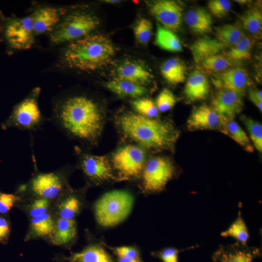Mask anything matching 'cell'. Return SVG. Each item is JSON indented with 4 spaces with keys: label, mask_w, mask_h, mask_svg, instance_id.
<instances>
[{
    "label": "cell",
    "mask_w": 262,
    "mask_h": 262,
    "mask_svg": "<svg viewBox=\"0 0 262 262\" xmlns=\"http://www.w3.org/2000/svg\"><path fill=\"white\" fill-rule=\"evenodd\" d=\"M49 120L67 137L91 145L94 144L101 135L104 124L100 106L84 95L56 99Z\"/></svg>",
    "instance_id": "cell-1"
},
{
    "label": "cell",
    "mask_w": 262,
    "mask_h": 262,
    "mask_svg": "<svg viewBox=\"0 0 262 262\" xmlns=\"http://www.w3.org/2000/svg\"><path fill=\"white\" fill-rule=\"evenodd\" d=\"M116 123L125 136L149 149L173 150L180 135L171 122L139 114L124 113L116 118Z\"/></svg>",
    "instance_id": "cell-2"
},
{
    "label": "cell",
    "mask_w": 262,
    "mask_h": 262,
    "mask_svg": "<svg viewBox=\"0 0 262 262\" xmlns=\"http://www.w3.org/2000/svg\"><path fill=\"white\" fill-rule=\"evenodd\" d=\"M115 54L109 37L100 33L90 34L71 42L61 52L63 66L83 71H92L108 65Z\"/></svg>",
    "instance_id": "cell-3"
},
{
    "label": "cell",
    "mask_w": 262,
    "mask_h": 262,
    "mask_svg": "<svg viewBox=\"0 0 262 262\" xmlns=\"http://www.w3.org/2000/svg\"><path fill=\"white\" fill-rule=\"evenodd\" d=\"M100 21L94 14L76 11L66 15L50 33L54 45L74 41L91 34L100 25Z\"/></svg>",
    "instance_id": "cell-4"
},
{
    "label": "cell",
    "mask_w": 262,
    "mask_h": 262,
    "mask_svg": "<svg viewBox=\"0 0 262 262\" xmlns=\"http://www.w3.org/2000/svg\"><path fill=\"white\" fill-rule=\"evenodd\" d=\"M133 202L132 196L126 191L114 190L106 193L95 205L97 222L104 227L117 225L129 215Z\"/></svg>",
    "instance_id": "cell-5"
},
{
    "label": "cell",
    "mask_w": 262,
    "mask_h": 262,
    "mask_svg": "<svg viewBox=\"0 0 262 262\" xmlns=\"http://www.w3.org/2000/svg\"><path fill=\"white\" fill-rule=\"evenodd\" d=\"M40 93V88H35L18 103L14 107L8 118L2 124V128H16L29 131L40 129L47 120L39 107Z\"/></svg>",
    "instance_id": "cell-6"
},
{
    "label": "cell",
    "mask_w": 262,
    "mask_h": 262,
    "mask_svg": "<svg viewBox=\"0 0 262 262\" xmlns=\"http://www.w3.org/2000/svg\"><path fill=\"white\" fill-rule=\"evenodd\" d=\"M143 173L145 190L157 192L162 191L175 173V167L171 161L164 157H155L145 163Z\"/></svg>",
    "instance_id": "cell-7"
},
{
    "label": "cell",
    "mask_w": 262,
    "mask_h": 262,
    "mask_svg": "<svg viewBox=\"0 0 262 262\" xmlns=\"http://www.w3.org/2000/svg\"><path fill=\"white\" fill-rule=\"evenodd\" d=\"M3 32L6 42L14 49H29L34 43L35 33L31 16L9 19L4 25Z\"/></svg>",
    "instance_id": "cell-8"
},
{
    "label": "cell",
    "mask_w": 262,
    "mask_h": 262,
    "mask_svg": "<svg viewBox=\"0 0 262 262\" xmlns=\"http://www.w3.org/2000/svg\"><path fill=\"white\" fill-rule=\"evenodd\" d=\"M146 155L139 147L129 145L117 149L113 154L112 162L115 168L124 178L140 175L145 164Z\"/></svg>",
    "instance_id": "cell-9"
},
{
    "label": "cell",
    "mask_w": 262,
    "mask_h": 262,
    "mask_svg": "<svg viewBox=\"0 0 262 262\" xmlns=\"http://www.w3.org/2000/svg\"><path fill=\"white\" fill-rule=\"evenodd\" d=\"M62 169L36 174L30 180L29 187L33 194L42 198H56L62 193L66 185V177Z\"/></svg>",
    "instance_id": "cell-10"
},
{
    "label": "cell",
    "mask_w": 262,
    "mask_h": 262,
    "mask_svg": "<svg viewBox=\"0 0 262 262\" xmlns=\"http://www.w3.org/2000/svg\"><path fill=\"white\" fill-rule=\"evenodd\" d=\"M147 5L151 14L163 27L173 32L180 28L183 10L178 2L172 0H156L147 2Z\"/></svg>",
    "instance_id": "cell-11"
},
{
    "label": "cell",
    "mask_w": 262,
    "mask_h": 262,
    "mask_svg": "<svg viewBox=\"0 0 262 262\" xmlns=\"http://www.w3.org/2000/svg\"><path fill=\"white\" fill-rule=\"evenodd\" d=\"M77 154L82 169L91 180L101 181L115 179L112 168L106 157L81 151H78Z\"/></svg>",
    "instance_id": "cell-12"
},
{
    "label": "cell",
    "mask_w": 262,
    "mask_h": 262,
    "mask_svg": "<svg viewBox=\"0 0 262 262\" xmlns=\"http://www.w3.org/2000/svg\"><path fill=\"white\" fill-rule=\"evenodd\" d=\"M244 106L243 96L234 91L221 89L212 101V107L221 118L234 119Z\"/></svg>",
    "instance_id": "cell-13"
},
{
    "label": "cell",
    "mask_w": 262,
    "mask_h": 262,
    "mask_svg": "<svg viewBox=\"0 0 262 262\" xmlns=\"http://www.w3.org/2000/svg\"><path fill=\"white\" fill-rule=\"evenodd\" d=\"M260 255L259 248L237 242L231 245L220 246L214 252L212 258L216 262H252Z\"/></svg>",
    "instance_id": "cell-14"
},
{
    "label": "cell",
    "mask_w": 262,
    "mask_h": 262,
    "mask_svg": "<svg viewBox=\"0 0 262 262\" xmlns=\"http://www.w3.org/2000/svg\"><path fill=\"white\" fill-rule=\"evenodd\" d=\"M187 122L188 129L191 131L205 130L220 131L221 127L219 115L212 107L205 104L195 108Z\"/></svg>",
    "instance_id": "cell-15"
},
{
    "label": "cell",
    "mask_w": 262,
    "mask_h": 262,
    "mask_svg": "<svg viewBox=\"0 0 262 262\" xmlns=\"http://www.w3.org/2000/svg\"><path fill=\"white\" fill-rule=\"evenodd\" d=\"M115 79L126 81L142 85L150 82L152 75L144 65L131 60H126L114 70Z\"/></svg>",
    "instance_id": "cell-16"
},
{
    "label": "cell",
    "mask_w": 262,
    "mask_h": 262,
    "mask_svg": "<svg viewBox=\"0 0 262 262\" xmlns=\"http://www.w3.org/2000/svg\"><path fill=\"white\" fill-rule=\"evenodd\" d=\"M65 10L51 6L36 9L31 15L35 34L50 33L66 14Z\"/></svg>",
    "instance_id": "cell-17"
},
{
    "label": "cell",
    "mask_w": 262,
    "mask_h": 262,
    "mask_svg": "<svg viewBox=\"0 0 262 262\" xmlns=\"http://www.w3.org/2000/svg\"><path fill=\"white\" fill-rule=\"evenodd\" d=\"M216 83L221 89L234 91L243 96L250 82L248 74L245 69L235 67L222 72Z\"/></svg>",
    "instance_id": "cell-18"
},
{
    "label": "cell",
    "mask_w": 262,
    "mask_h": 262,
    "mask_svg": "<svg viewBox=\"0 0 262 262\" xmlns=\"http://www.w3.org/2000/svg\"><path fill=\"white\" fill-rule=\"evenodd\" d=\"M227 48L229 47L216 38L204 36L196 40L190 49L195 61L200 63L208 57L219 54Z\"/></svg>",
    "instance_id": "cell-19"
},
{
    "label": "cell",
    "mask_w": 262,
    "mask_h": 262,
    "mask_svg": "<svg viewBox=\"0 0 262 262\" xmlns=\"http://www.w3.org/2000/svg\"><path fill=\"white\" fill-rule=\"evenodd\" d=\"M209 88V83L205 75L198 71H195L189 77L184 93L187 99L190 101L201 100L207 97Z\"/></svg>",
    "instance_id": "cell-20"
},
{
    "label": "cell",
    "mask_w": 262,
    "mask_h": 262,
    "mask_svg": "<svg viewBox=\"0 0 262 262\" xmlns=\"http://www.w3.org/2000/svg\"><path fill=\"white\" fill-rule=\"evenodd\" d=\"M184 19L189 28L195 33L204 34L212 31L213 20L209 12L202 8L188 10Z\"/></svg>",
    "instance_id": "cell-21"
},
{
    "label": "cell",
    "mask_w": 262,
    "mask_h": 262,
    "mask_svg": "<svg viewBox=\"0 0 262 262\" xmlns=\"http://www.w3.org/2000/svg\"><path fill=\"white\" fill-rule=\"evenodd\" d=\"M221 127L220 131L221 132L232 138L247 152L253 151L254 147L249 138L234 119L221 118Z\"/></svg>",
    "instance_id": "cell-22"
},
{
    "label": "cell",
    "mask_w": 262,
    "mask_h": 262,
    "mask_svg": "<svg viewBox=\"0 0 262 262\" xmlns=\"http://www.w3.org/2000/svg\"><path fill=\"white\" fill-rule=\"evenodd\" d=\"M164 78L169 83L178 84L184 82L186 67L183 61L178 58H171L164 61L161 66Z\"/></svg>",
    "instance_id": "cell-23"
},
{
    "label": "cell",
    "mask_w": 262,
    "mask_h": 262,
    "mask_svg": "<svg viewBox=\"0 0 262 262\" xmlns=\"http://www.w3.org/2000/svg\"><path fill=\"white\" fill-rule=\"evenodd\" d=\"M77 234L76 225L73 219L60 218L51 234V242L56 245L67 244L74 240Z\"/></svg>",
    "instance_id": "cell-24"
},
{
    "label": "cell",
    "mask_w": 262,
    "mask_h": 262,
    "mask_svg": "<svg viewBox=\"0 0 262 262\" xmlns=\"http://www.w3.org/2000/svg\"><path fill=\"white\" fill-rule=\"evenodd\" d=\"M105 85L111 92L123 97L137 98L147 92L143 85L115 79L107 82Z\"/></svg>",
    "instance_id": "cell-25"
},
{
    "label": "cell",
    "mask_w": 262,
    "mask_h": 262,
    "mask_svg": "<svg viewBox=\"0 0 262 262\" xmlns=\"http://www.w3.org/2000/svg\"><path fill=\"white\" fill-rule=\"evenodd\" d=\"M155 44L160 48L171 52H181L183 47L179 38L174 32L159 23L157 24Z\"/></svg>",
    "instance_id": "cell-26"
},
{
    "label": "cell",
    "mask_w": 262,
    "mask_h": 262,
    "mask_svg": "<svg viewBox=\"0 0 262 262\" xmlns=\"http://www.w3.org/2000/svg\"><path fill=\"white\" fill-rule=\"evenodd\" d=\"M73 260L77 262H114L111 256L101 246L90 245L75 254Z\"/></svg>",
    "instance_id": "cell-27"
},
{
    "label": "cell",
    "mask_w": 262,
    "mask_h": 262,
    "mask_svg": "<svg viewBox=\"0 0 262 262\" xmlns=\"http://www.w3.org/2000/svg\"><path fill=\"white\" fill-rule=\"evenodd\" d=\"M217 40L229 47L236 44L245 35L242 30L236 25L226 24L215 29Z\"/></svg>",
    "instance_id": "cell-28"
},
{
    "label": "cell",
    "mask_w": 262,
    "mask_h": 262,
    "mask_svg": "<svg viewBox=\"0 0 262 262\" xmlns=\"http://www.w3.org/2000/svg\"><path fill=\"white\" fill-rule=\"evenodd\" d=\"M252 42L248 36L244 35L236 44L230 47L227 53V57L231 61H241L251 57Z\"/></svg>",
    "instance_id": "cell-29"
},
{
    "label": "cell",
    "mask_w": 262,
    "mask_h": 262,
    "mask_svg": "<svg viewBox=\"0 0 262 262\" xmlns=\"http://www.w3.org/2000/svg\"><path fill=\"white\" fill-rule=\"evenodd\" d=\"M222 237H231L237 242L246 245L249 239V233L245 221L239 213L238 217L226 230L221 233Z\"/></svg>",
    "instance_id": "cell-30"
},
{
    "label": "cell",
    "mask_w": 262,
    "mask_h": 262,
    "mask_svg": "<svg viewBox=\"0 0 262 262\" xmlns=\"http://www.w3.org/2000/svg\"><path fill=\"white\" fill-rule=\"evenodd\" d=\"M241 20L243 27L250 33L258 35L262 30V14L257 9H250L246 11L241 16Z\"/></svg>",
    "instance_id": "cell-31"
},
{
    "label": "cell",
    "mask_w": 262,
    "mask_h": 262,
    "mask_svg": "<svg viewBox=\"0 0 262 262\" xmlns=\"http://www.w3.org/2000/svg\"><path fill=\"white\" fill-rule=\"evenodd\" d=\"M55 224L51 216L46 213L42 215L32 217L31 228L33 232L39 236L50 235L54 229Z\"/></svg>",
    "instance_id": "cell-32"
},
{
    "label": "cell",
    "mask_w": 262,
    "mask_h": 262,
    "mask_svg": "<svg viewBox=\"0 0 262 262\" xmlns=\"http://www.w3.org/2000/svg\"><path fill=\"white\" fill-rule=\"evenodd\" d=\"M199 63L203 69L213 72H224L231 66L230 60L220 54L208 57Z\"/></svg>",
    "instance_id": "cell-33"
},
{
    "label": "cell",
    "mask_w": 262,
    "mask_h": 262,
    "mask_svg": "<svg viewBox=\"0 0 262 262\" xmlns=\"http://www.w3.org/2000/svg\"><path fill=\"white\" fill-rule=\"evenodd\" d=\"M241 119L248 131L253 146L260 153L262 152V126L256 120L243 115Z\"/></svg>",
    "instance_id": "cell-34"
},
{
    "label": "cell",
    "mask_w": 262,
    "mask_h": 262,
    "mask_svg": "<svg viewBox=\"0 0 262 262\" xmlns=\"http://www.w3.org/2000/svg\"><path fill=\"white\" fill-rule=\"evenodd\" d=\"M80 207L79 199L74 196H69L64 198L58 206V214L60 218L73 219L78 213Z\"/></svg>",
    "instance_id": "cell-35"
},
{
    "label": "cell",
    "mask_w": 262,
    "mask_h": 262,
    "mask_svg": "<svg viewBox=\"0 0 262 262\" xmlns=\"http://www.w3.org/2000/svg\"><path fill=\"white\" fill-rule=\"evenodd\" d=\"M151 22L145 18H140L133 27V33L137 41L144 45H147L151 38L152 33Z\"/></svg>",
    "instance_id": "cell-36"
},
{
    "label": "cell",
    "mask_w": 262,
    "mask_h": 262,
    "mask_svg": "<svg viewBox=\"0 0 262 262\" xmlns=\"http://www.w3.org/2000/svg\"><path fill=\"white\" fill-rule=\"evenodd\" d=\"M131 104L139 114L153 118L158 115L159 111L155 103L147 98H139L133 100Z\"/></svg>",
    "instance_id": "cell-37"
},
{
    "label": "cell",
    "mask_w": 262,
    "mask_h": 262,
    "mask_svg": "<svg viewBox=\"0 0 262 262\" xmlns=\"http://www.w3.org/2000/svg\"><path fill=\"white\" fill-rule=\"evenodd\" d=\"M177 102L173 93L167 88H164L159 94L156 105L159 111L165 112L173 108Z\"/></svg>",
    "instance_id": "cell-38"
},
{
    "label": "cell",
    "mask_w": 262,
    "mask_h": 262,
    "mask_svg": "<svg viewBox=\"0 0 262 262\" xmlns=\"http://www.w3.org/2000/svg\"><path fill=\"white\" fill-rule=\"evenodd\" d=\"M208 7L213 15L221 18L229 12L231 4L228 0H212L208 2Z\"/></svg>",
    "instance_id": "cell-39"
},
{
    "label": "cell",
    "mask_w": 262,
    "mask_h": 262,
    "mask_svg": "<svg viewBox=\"0 0 262 262\" xmlns=\"http://www.w3.org/2000/svg\"><path fill=\"white\" fill-rule=\"evenodd\" d=\"M49 207L48 199L39 198L36 199L31 205L29 213L32 217L42 215L46 213Z\"/></svg>",
    "instance_id": "cell-40"
},
{
    "label": "cell",
    "mask_w": 262,
    "mask_h": 262,
    "mask_svg": "<svg viewBox=\"0 0 262 262\" xmlns=\"http://www.w3.org/2000/svg\"><path fill=\"white\" fill-rule=\"evenodd\" d=\"M112 250L117 257H124L142 261L139 251L135 247L123 246L113 248Z\"/></svg>",
    "instance_id": "cell-41"
},
{
    "label": "cell",
    "mask_w": 262,
    "mask_h": 262,
    "mask_svg": "<svg viewBox=\"0 0 262 262\" xmlns=\"http://www.w3.org/2000/svg\"><path fill=\"white\" fill-rule=\"evenodd\" d=\"M17 197L10 194L0 193V213H5L13 206Z\"/></svg>",
    "instance_id": "cell-42"
},
{
    "label": "cell",
    "mask_w": 262,
    "mask_h": 262,
    "mask_svg": "<svg viewBox=\"0 0 262 262\" xmlns=\"http://www.w3.org/2000/svg\"><path fill=\"white\" fill-rule=\"evenodd\" d=\"M179 250L173 247L163 249L158 253L163 262H178Z\"/></svg>",
    "instance_id": "cell-43"
},
{
    "label": "cell",
    "mask_w": 262,
    "mask_h": 262,
    "mask_svg": "<svg viewBox=\"0 0 262 262\" xmlns=\"http://www.w3.org/2000/svg\"><path fill=\"white\" fill-rule=\"evenodd\" d=\"M9 232V228L6 220L0 217V240L5 238Z\"/></svg>",
    "instance_id": "cell-44"
},
{
    "label": "cell",
    "mask_w": 262,
    "mask_h": 262,
    "mask_svg": "<svg viewBox=\"0 0 262 262\" xmlns=\"http://www.w3.org/2000/svg\"><path fill=\"white\" fill-rule=\"evenodd\" d=\"M249 98L252 102L258 108L259 111H262V101L259 100L255 97L249 91Z\"/></svg>",
    "instance_id": "cell-45"
},
{
    "label": "cell",
    "mask_w": 262,
    "mask_h": 262,
    "mask_svg": "<svg viewBox=\"0 0 262 262\" xmlns=\"http://www.w3.org/2000/svg\"><path fill=\"white\" fill-rule=\"evenodd\" d=\"M117 262H142L124 257H117Z\"/></svg>",
    "instance_id": "cell-46"
},
{
    "label": "cell",
    "mask_w": 262,
    "mask_h": 262,
    "mask_svg": "<svg viewBox=\"0 0 262 262\" xmlns=\"http://www.w3.org/2000/svg\"><path fill=\"white\" fill-rule=\"evenodd\" d=\"M105 2H107L108 3H117L120 2V0H104Z\"/></svg>",
    "instance_id": "cell-47"
},
{
    "label": "cell",
    "mask_w": 262,
    "mask_h": 262,
    "mask_svg": "<svg viewBox=\"0 0 262 262\" xmlns=\"http://www.w3.org/2000/svg\"><path fill=\"white\" fill-rule=\"evenodd\" d=\"M236 2L238 3H240V4H246V3H248L249 2V0H235Z\"/></svg>",
    "instance_id": "cell-48"
},
{
    "label": "cell",
    "mask_w": 262,
    "mask_h": 262,
    "mask_svg": "<svg viewBox=\"0 0 262 262\" xmlns=\"http://www.w3.org/2000/svg\"><path fill=\"white\" fill-rule=\"evenodd\" d=\"M70 262H74V261L73 260V261H72Z\"/></svg>",
    "instance_id": "cell-49"
}]
</instances>
